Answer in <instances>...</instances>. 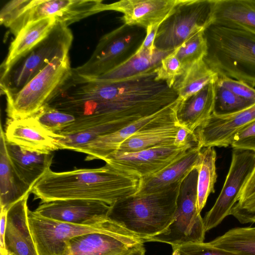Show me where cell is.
<instances>
[{
	"label": "cell",
	"instance_id": "1",
	"mask_svg": "<svg viewBox=\"0 0 255 255\" xmlns=\"http://www.w3.org/2000/svg\"><path fill=\"white\" fill-rule=\"evenodd\" d=\"M141 178L106 163L101 167L64 172L48 170L31 193L42 202L57 200L99 201L110 206L135 194ZM41 202V203H42Z\"/></svg>",
	"mask_w": 255,
	"mask_h": 255
},
{
	"label": "cell",
	"instance_id": "2",
	"mask_svg": "<svg viewBox=\"0 0 255 255\" xmlns=\"http://www.w3.org/2000/svg\"><path fill=\"white\" fill-rule=\"evenodd\" d=\"M182 181L156 192L134 194L117 201L111 206L108 217L144 242L171 224Z\"/></svg>",
	"mask_w": 255,
	"mask_h": 255
},
{
	"label": "cell",
	"instance_id": "3",
	"mask_svg": "<svg viewBox=\"0 0 255 255\" xmlns=\"http://www.w3.org/2000/svg\"><path fill=\"white\" fill-rule=\"evenodd\" d=\"M208 52L204 60L219 76L255 88V35L211 24L205 31Z\"/></svg>",
	"mask_w": 255,
	"mask_h": 255
},
{
	"label": "cell",
	"instance_id": "4",
	"mask_svg": "<svg viewBox=\"0 0 255 255\" xmlns=\"http://www.w3.org/2000/svg\"><path fill=\"white\" fill-rule=\"evenodd\" d=\"M73 39L68 26L57 21L41 41L9 66L0 69V87L6 98L19 92L55 57L69 55Z\"/></svg>",
	"mask_w": 255,
	"mask_h": 255
},
{
	"label": "cell",
	"instance_id": "5",
	"mask_svg": "<svg viewBox=\"0 0 255 255\" xmlns=\"http://www.w3.org/2000/svg\"><path fill=\"white\" fill-rule=\"evenodd\" d=\"M73 76L69 55L55 57L19 92L6 98L9 119L33 116L62 90Z\"/></svg>",
	"mask_w": 255,
	"mask_h": 255
},
{
	"label": "cell",
	"instance_id": "6",
	"mask_svg": "<svg viewBox=\"0 0 255 255\" xmlns=\"http://www.w3.org/2000/svg\"><path fill=\"white\" fill-rule=\"evenodd\" d=\"M198 174L196 168L182 180L176 211L168 228L161 233L145 239L144 242H161L172 248L204 242L206 232L197 204Z\"/></svg>",
	"mask_w": 255,
	"mask_h": 255
},
{
	"label": "cell",
	"instance_id": "7",
	"mask_svg": "<svg viewBox=\"0 0 255 255\" xmlns=\"http://www.w3.org/2000/svg\"><path fill=\"white\" fill-rule=\"evenodd\" d=\"M213 0H179L158 27L155 47L173 51L193 34L205 30L212 20Z\"/></svg>",
	"mask_w": 255,
	"mask_h": 255
},
{
	"label": "cell",
	"instance_id": "8",
	"mask_svg": "<svg viewBox=\"0 0 255 255\" xmlns=\"http://www.w3.org/2000/svg\"><path fill=\"white\" fill-rule=\"evenodd\" d=\"M29 229L38 255H68L69 241L75 237L112 231L120 225L109 218L96 225H77L42 217L28 209Z\"/></svg>",
	"mask_w": 255,
	"mask_h": 255
},
{
	"label": "cell",
	"instance_id": "9",
	"mask_svg": "<svg viewBox=\"0 0 255 255\" xmlns=\"http://www.w3.org/2000/svg\"><path fill=\"white\" fill-rule=\"evenodd\" d=\"M255 168L254 150L233 148L231 165L222 190L203 219L206 232L216 227L226 217L231 215Z\"/></svg>",
	"mask_w": 255,
	"mask_h": 255
},
{
	"label": "cell",
	"instance_id": "10",
	"mask_svg": "<svg viewBox=\"0 0 255 255\" xmlns=\"http://www.w3.org/2000/svg\"><path fill=\"white\" fill-rule=\"evenodd\" d=\"M101 0H29L9 28L15 36L29 23L54 17L67 26L103 11Z\"/></svg>",
	"mask_w": 255,
	"mask_h": 255
},
{
	"label": "cell",
	"instance_id": "11",
	"mask_svg": "<svg viewBox=\"0 0 255 255\" xmlns=\"http://www.w3.org/2000/svg\"><path fill=\"white\" fill-rule=\"evenodd\" d=\"M130 27L124 24L103 36L90 58L73 68V76L84 79L96 77L123 62L137 37Z\"/></svg>",
	"mask_w": 255,
	"mask_h": 255
},
{
	"label": "cell",
	"instance_id": "12",
	"mask_svg": "<svg viewBox=\"0 0 255 255\" xmlns=\"http://www.w3.org/2000/svg\"><path fill=\"white\" fill-rule=\"evenodd\" d=\"M192 146L178 148L171 144L135 152H116L104 161L117 169L142 178L161 170Z\"/></svg>",
	"mask_w": 255,
	"mask_h": 255
},
{
	"label": "cell",
	"instance_id": "13",
	"mask_svg": "<svg viewBox=\"0 0 255 255\" xmlns=\"http://www.w3.org/2000/svg\"><path fill=\"white\" fill-rule=\"evenodd\" d=\"M110 207V205L99 201L66 199L42 202L34 211L54 220L91 225L108 219Z\"/></svg>",
	"mask_w": 255,
	"mask_h": 255
},
{
	"label": "cell",
	"instance_id": "14",
	"mask_svg": "<svg viewBox=\"0 0 255 255\" xmlns=\"http://www.w3.org/2000/svg\"><path fill=\"white\" fill-rule=\"evenodd\" d=\"M144 243L121 226L106 233L82 235L69 242L68 255H121Z\"/></svg>",
	"mask_w": 255,
	"mask_h": 255
},
{
	"label": "cell",
	"instance_id": "15",
	"mask_svg": "<svg viewBox=\"0 0 255 255\" xmlns=\"http://www.w3.org/2000/svg\"><path fill=\"white\" fill-rule=\"evenodd\" d=\"M255 120V103L240 111L225 115L212 114L194 131L199 146L228 147L234 135Z\"/></svg>",
	"mask_w": 255,
	"mask_h": 255
},
{
	"label": "cell",
	"instance_id": "16",
	"mask_svg": "<svg viewBox=\"0 0 255 255\" xmlns=\"http://www.w3.org/2000/svg\"><path fill=\"white\" fill-rule=\"evenodd\" d=\"M179 0H121L104 4L103 11L123 13L125 24L145 28L160 25L172 12Z\"/></svg>",
	"mask_w": 255,
	"mask_h": 255
},
{
	"label": "cell",
	"instance_id": "17",
	"mask_svg": "<svg viewBox=\"0 0 255 255\" xmlns=\"http://www.w3.org/2000/svg\"><path fill=\"white\" fill-rule=\"evenodd\" d=\"M176 109L156 118L127 138L115 153L135 152L173 144L176 133L181 127L176 120Z\"/></svg>",
	"mask_w": 255,
	"mask_h": 255
},
{
	"label": "cell",
	"instance_id": "18",
	"mask_svg": "<svg viewBox=\"0 0 255 255\" xmlns=\"http://www.w3.org/2000/svg\"><path fill=\"white\" fill-rule=\"evenodd\" d=\"M4 135L7 141L32 151L49 153L60 149L57 134L48 131L33 116L9 119Z\"/></svg>",
	"mask_w": 255,
	"mask_h": 255
},
{
	"label": "cell",
	"instance_id": "19",
	"mask_svg": "<svg viewBox=\"0 0 255 255\" xmlns=\"http://www.w3.org/2000/svg\"><path fill=\"white\" fill-rule=\"evenodd\" d=\"M28 193L7 210L5 249L12 255H38L28 221Z\"/></svg>",
	"mask_w": 255,
	"mask_h": 255
},
{
	"label": "cell",
	"instance_id": "20",
	"mask_svg": "<svg viewBox=\"0 0 255 255\" xmlns=\"http://www.w3.org/2000/svg\"><path fill=\"white\" fill-rule=\"evenodd\" d=\"M201 148L198 145L193 146L161 170L141 178L138 189L135 194L156 192L181 182L197 167Z\"/></svg>",
	"mask_w": 255,
	"mask_h": 255
},
{
	"label": "cell",
	"instance_id": "21",
	"mask_svg": "<svg viewBox=\"0 0 255 255\" xmlns=\"http://www.w3.org/2000/svg\"><path fill=\"white\" fill-rule=\"evenodd\" d=\"M5 146L9 161L21 181L31 190L50 170L54 155L23 148L7 141Z\"/></svg>",
	"mask_w": 255,
	"mask_h": 255
},
{
	"label": "cell",
	"instance_id": "22",
	"mask_svg": "<svg viewBox=\"0 0 255 255\" xmlns=\"http://www.w3.org/2000/svg\"><path fill=\"white\" fill-rule=\"evenodd\" d=\"M180 101L155 114L141 118L115 132L100 136L81 148L79 152L87 155L85 160H104L115 153L120 144L127 138L156 118L176 109Z\"/></svg>",
	"mask_w": 255,
	"mask_h": 255
},
{
	"label": "cell",
	"instance_id": "23",
	"mask_svg": "<svg viewBox=\"0 0 255 255\" xmlns=\"http://www.w3.org/2000/svg\"><path fill=\"white\" fill-rule=\"evenodd\" d=\"M211 24L255 35V0H213Z\"/></svg>",
	"mask_w": 255,
	"mask_h": 255
},
{
	"label": "cell",
	"instance_id": "24",
	"mask_svg": "<svg viewBox=\"0 0 255 255\" xmlns=\"http://www.w3.org/2000/svg\"><path fill=\"white\" fill-rule=\"evenodd\" d=\"M172 52L156 48L153 52H150L136 49L123 62L103 75L88 79L75 78L83 81L99 83L115 82L130 78L154 70L161 60Z\"/></svg>",
	"mask_w": 255,
	"mask_h": 255
},
{
	"label": "cell",
	"instance_id": "25",
	"mask_svg": "<svg viewBox=\"0 0 255 255\" xmlns=\"http://www.w3.org/2000/svg\"><path fill=\"white\" fill-rule=\"evenodd\" d=\"M215 83L180 101L176 111L178 124L191 132L213 114L215 96Z\"/></svg>",
	"mask_w": 255,
	"mask_h": 255
},
{
	"label": "cell",
	"instance_id": "26",
	"mask_svg": "<svg viewBox=\"0 0 255 255\" xmlns=\"http://www.w3.org/2000/svg\"><path fill=\"white\" fill-rule=\"evenodd\" d=\"M31 190L19 179L8 159L4 131L0 128V209L9 207Z\"/></svg>",
	"mask_w": 255,
	"mask_h": 255
},
{
	"label": "cell",
	"instance_id": "27",
	"mask_svg": "<svg viewBox=\"0 0 255 255\" xmlns=\"http://www.w3.org/2000/svg\"><path fill=\"white\" fill-rule=\"evenodd\" d=\"M57 20L46 17L29 23L23 27L11 42L0 69L9 66L17 58L29 50L44 38L53 28Z\"/></svg>",
	"mask_w": 255,
	"mask_h": 255
},
{
	"label": "cell",
	"instance_id": "28",
	"mask_svg": "<svg viewBox=\"0 0 255 255\" xmlns=\"http://www.w3.org/2000/svg\"><path fill=\"white\" fill-rule=\"evenodd\" d=\"M218 77L204 60L196 62L186 67L182 75L176 80L173 87L181 101L195 94L210 83H215Z\"/></svg>",
	"mask_w": 255,
	"mask_h": 255
},
{
	"label": "cell",
	"instance_id": "29",
	"mask_svg": "<svg viewBox=\"0 0 255 255\" xmlns=\"http://www.w3.org/2000/svg\"><path fill=\"white\" fill-rule=\"evenodd\" d=\"M216 152L213 147L201 149L197 166V208L199 212L206 205L209 195L215 192L217 175L216 167Z\"/></svg>",
	"mask_w": 255,
	"mask_h": 255
},
{
	"label": "cell",
	"instance_id": "30",
	"mask_svg": "<svg viewBox=\"0 0 255 255\" xmlns=\"http://www.w3.org/2000/svg\"><path fill=\"white\" fill-rule=\"evenodd\" d=\"M226 251L255 255V227H236L208 242Z\"/></svg>",
	"mask_w": 255,
	"mask_h": 255
},
{
	"label": "cell",
	"instance_id": "31",
	"mask_svg": "<svg viewBox=\"0 0 255 255\" xmlns=\"http://www.w3.org/2000/svg\"><path fill=\"white\" fill-rule=\"evenodd\" d=\"M205 30L198 31L188 37L174 50L184 70L190 65L204 60L208 52Z\"/></svg>",
	"mask_w": 255,
	"mask_h": 255
},
{
	"label": "cell",
	"instance_id": "32",
	"mask_svg": "<svg viewBox=\"0 0 255 255\" xmlns=\"http://www.w3.org/2000/svg\"><path fill=\"white\" fill-rule=\"evenodd\" d=\"M32 116L46 129L54 133L65 129L76 120L74 115L59 111L48 104L42 106Z\"/></svg>",
	"mask_w": 255,
	"mask_h": 255
},
{
	"label": "cell",
	"instance_id": "33",
	"mask_svg": "<svg viewBox=\"0 0 255 255\" xmlns=\"http://www.w3.org/2000/svg\"><path fill=\"white\" fill-rule=\"evenodd\" d=\"M214 108L213 114L225 115L245 109L255 102L242 98L216 82Z\"/></svg>",
	"mask_w": 255,
	"mask_h": 255
},
{
	"label": "cell",
	"instance_id": "34",
	"mask_svg": "<svg viewBox=\"0 0 255 255\" xmlns=\"http://www.w3.org/2000/svg\"><path fill=\"white\" fill-rule=\"evenodd\" d=\"M155 70L157 79L165 81L172 87L176 80L182 75L184 68L173 51L161 60Z\"/></svg>",
	"mask_w": 255,
	"mask_h": 255
},
{
	"label": "cell",
	"instance_id": "35",
	"mask_svg": "<svg viewBox=\"0 0 255 255\" xmlns=\"http://www.w3.org/2000/svg\"><path fill=\"white\" fill-rule=\"evenodd\" d=\"M172 249L171 255H249L220 249L208 242L186 244Z\"/></svg>",
	"mask_w": 255,
	"mask_h": 255
},
{
	"label": "cell",
	"instance_id": "36",
	"mask_svg": "<svg viewBox=\"0 0 255 255\" xmlns=\"http://www.w3.org/2000/svg\"><path fill=\"white\" fill-rule=\"evenodd\" d=\"M216 83L242 98L255 102V88L243 81L218 75Z\"/></svg>",
	"mask_w": 255,
	"mask_h": 255
},
{
	"label": "cell",
	"instance_id": "37",
	"mask_svg": "<svg viewBox=\"0 0 255 255\" xmlns=\"http://www.w3.org/2000/svg\"><path fill=\"white\" fill-rule=\"evenodd\" d=\"M243 224L255 223V194L248 199L238 202L232 210L231 214Z\"/></svg>",
	"mask_w": 255,
	"mask_h": 255
},
{
	"label": "cell",
	"instance_id": "38",
	"mask_svg": "<svg viewBox=\"0 0 255 255\" xmlns=\"http://www.w3.org/2000/svg\"><path fill=\"white\" fill-rule=\"evenodd\" d=\"M231 146L236 149H255V120L234 135Z\"/></svg>",
	"mask_w": 255,
	"mask_h": 255
},
{
	"label": "cell",
	"instance_id": "39",
	"mask_svg": "<svg viewBox=\"0 0 255 255\" xmlns=\"http://www.w3.org/2000/svg\"><path fill=\"white\" fill-rule=\"evenodd\" d=\"M29 1V0H12L6 3L0 11V24L9 27Z\"/></svg>",
	"mask_w": 255,
	"mask_h": 255
},
{
	"label": "cell",
	"instance_id": "40",
	"mask_svg": "<svg viewBox=\"0 0 255 255\" xmlns=\"http://www.w3.org/2000/svg\"><path fill=\"white\" fill-rule=\"evenodd\" d=\"M159 26V25H153L146 29L144 38L137 49L150 52L154 51L156 49L154 41Z\"/></svg>",
	"mask_w": 255,
	"mask_h": 255
},
{
	"label": "cell",
	"instance_id": "41",
	"mask_svg": "<svg viewBox=\"0 0 255 255\" xmlns=\"http://www.w3.org/2000/svg\"><path fill=\"white\" fill-rule=\"evenodd\" d=\"M255 194V176L251 177L241 193L239 201H244Z\"/></svg>",
	"mask_w": 255,
	"mask_h": 255
},
{
	"label": "cell",
	"instance_id": "42",
	"mask_svg": "<svg viewBox=\"0 0 255 255\" xmlns=\"http://www.w3.org/2000/svg\"><path fill=\"white\" fill-rule=\"evenodd\" d=\"M7 211L0 209V248L5 249L4 244V236L6 228Z\"/></svg>",
	"mask_w": 255,
	"mask_h": 255
},
{
	"label": "cell",
	"instance_id": "43",
	"mask_svg": "<svg viewBox=\"0 0 255 255\" xmlns=\"http://www.w3.org/2000/svg\"><path fill=\"white\" fill-rule=\"evenodd\" d=\"M145 250L143 245L138 246L121 255H145Z\"/></svg>",
	"mask_w": 255,
	"mask_h": 255
},
{
	"label": "cell",
	"instance_id": "44",
	"mask_svg": "<svg viewBox=\"0 0 255 255\" xmlns=\"http://www.w3.org/2000/svg\"><path fill=\"white\" fill-rule=\"evenodd\" d=\"M0 255H12L5 249L0 248Z\"/></svg>",
	"mask_w": 255,
	"mask_h": 255
},
{
	"label": "cell",
	"instance_id": "45",
	"mask_svg": "<svg viewBox=\"0 0 255 255\" xmlns=\"http://www.w3.org/2000/svg\"><path fill=\"white\" fill-rule=\"evenodd\" d=\"M254 151L255 152V149ZM255 176V170H254L253 173L252 174L251 177Z\"/></svg>",
	"mask_w": 255,
	"mask_h": 255
},
{
	"label": "cell",
	"instance_id": "46",
	"mask_svg": "<svg viewBox=\"0 0 255 255\" xmlns=\"http://www.w3.org/2000/svg\"></svg>",
	"mask_w": 255,
	"mask_h": 255
}]
</instances>
